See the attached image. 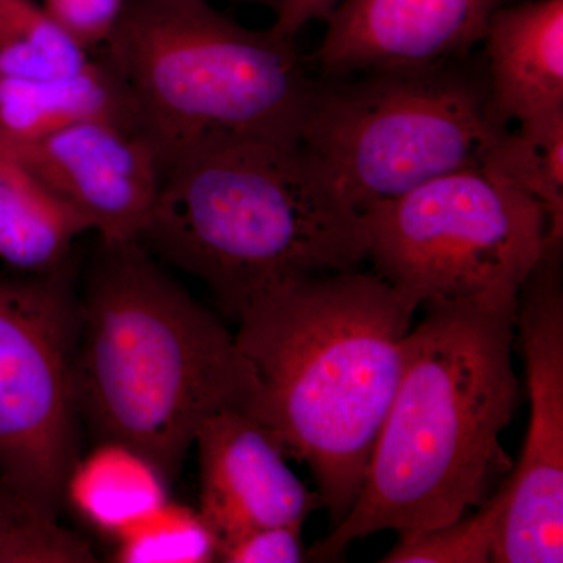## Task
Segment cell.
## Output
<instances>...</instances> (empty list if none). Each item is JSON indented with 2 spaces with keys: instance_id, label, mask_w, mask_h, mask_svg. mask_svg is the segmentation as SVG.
I'll return each instance as SVG.
<instances>
[{
  "instance_id": "6da1fadb",
  "label": "cell",
  "mask_w": 563,
  "mask_h": 563,
  "mask_svg": "<svg viewBox=\"0 0 563 563\" xmlns=\"http://www.w3.org/2000/svg\"><path fill=\"white\" fill-rule=\"evenodd\" d=\"M410 329L398 387L350 514L306 551L336 561L374 533L461 520L514 468L501 443L520 396L514 307L431 302Z\"/></svg>"
},
{
  "instance_id": "7a4b0ae2",
  "label": "cell",
  "mask_w": 563,
  "mask_h": 563,
  "mask_svg": "<svg viewBox=\"0 0 563 563\" xmlns=\"http://www.w3.org/2000/svg\"><path fill=\"white\" fill-rule=\"evenodd\" d=\"M413 314L387 282L354 268L284 282L236 318L255 377L250 415L310 470L332 528L362 490Z\"/></svg>"
},
{
  "instance_id": "3957f363",
  "label": "cell",
  "mask_w": 563,
  "mask_h": 563,
  "mask_svg": "<svg viewBox=\"0 0 563 563\" xmlns=\"http://www.w3.org/2000/svg\"><path fill=\"white\" fill-rule=\"evenodd\" d=\"M73 376L96 442L131 444L169 479L203 421L222 410L250 413L255 396L235 332L140 242L102 244L77 299Z\"/></svg>"
},
{
  "instance_id": "277c9868",
  "label": "cell",
  "mask_w": 563,
  "mask_h": 563,
  "mask_svg": "<svg viewBox=\"0 0 563 563\" xmlns=\"http://www.w3.org/2000/svg\"><path fill=\"white\" fill-rule=\"evenodd\" d=\"M140 243L201 280L235 321L276 285L366 261L361 211L299 141H235L174 166Z\"/></svg>"
},
{
  "instance_id": "5b68a950",
  "label": "cell",
  "mask_w": 563,
  "mask_h": 563,
  "mask_svg": "<svg viewBox=\"0 0 563 563\" xmlns=\"http://www.w3.org/2000/svg\"><path fill=\"white\" fill-rule=\"evenodd\" d=\"M102 47L163 174L225 143L299 141L317 90L292 40L210 0H125Z\"/></svg>"
},
{
  "instance_id": "8992f818",
  "label": "cell",
  "mask_w": 563,
  "mask_h": 563,
  "mask_svg": "<svg viewBox=\"0 0 563 563\" xmlns=\"http://www.w3.org/2000/svg\"><path fill=\"white\" fill-rule=\"evenodd\" d=\"M317 85L299 144L355 210L481 168L509 129L487 88L443 66Z\"/></svg>"
},
{
  "instance_id": "52a82bcc",
  "label": "cell",
  "mask_w": 563,
  "mask_h": 563,
  "mask_svg": "<svg viewBox=\"0 0 563 563\" xmlns=\"http://www.w3.org/2000/svg\"><path fill=\"white\" fill-rule=\"evenodd\" d=\"M366 261L412 312L431 302L514 307L550 246L539 203L483 168L362 211Z\"/></svg>"
},
{
  "instance_id": "ba28073f",
  "label": "cell",
  "mask_w": 563,
  "mask_h": 563,
  "mask_svg": "<svg viewBox=\"0 0 563 563\" xmlns=\"http://www.w3.org/2000/svg\"><path fill=\"white\" fill-rule=\"evenodd\" d=\"M76 339L66 268L0 277V474L18 498L55 518L80 455Z\"/></svg>"
},
{
  "instance_id": "9c48e42d",
  "label": "cell",
  "mask_w": 563,
  "mask_h": 563,
  "mask_svg": "<svg viewBox=\"0 0 563 563\" xmlns=\"http://www.w3.org/2000/svg\"><path fill=\"white\" fill-rule=\"evenodd\" d=\"M562 282V244H551L518 296L515 336L531 412L517 466L499 485L496 563L563 562Z\"/></svg>"
},
{
  "instance_id": "30bf717a",
  "label": "cell",
  "mask_w": 563,
  "mask_h": 563,
  "mask_svg": "<svg viewBox=\"0 0 563 563\" xmlns=\"http://www.w3.org/2000/svg\"><path fill=\"white\" fill-rule=\"evenodd\" d=\"M3 146L81 214L102 244L140 242L165 174L150 141L131 122L85 121Z\"/></svg>"
},
{
  "instance_id": "8fae6325",
  "label": "cell",
  "mask_w": 563,
  "mask_h": 563,
  "mask_svg": "<svg viewBox=\"0 0 563 563\" xmlns=\"http://www.w3.org/2000/svg\"><path fill=\"white\" fill-rule=\"evenodd\" d=\"M507 0H342L313 58L325 76L435 68L484 41Z\"/></svg>"
},
{
  "instance_id": "7c38bea8",
  "label": "cell",
  "mask_w": 563,
  "mask_h": 563,
  "mask_svg": "<svg viewBox=\"0 0 563 563\" xmlns=\"http://www.w3.org/2000/svg\"><path fill=\"white\" fill-rule=\"evenodd\" d=\"M199 512L218 547L252 529L299 525L324 509L320 493L296 476L268 431L244 410H222L203 421L195 444Z\"/></svg>"
},
{
  "instance_id": "4fadbf2b",
  "label": "cell",
  "mask_w": 563,
  "mask_h": 563,
  "mask_svg": "<svg viewBox=\"0 0 563 563\" xmlns=\"http://www.w3.org/2000/svg\"><path fill=\"white\" fill-rule=\"evenodd\" d=\"M488 101L504 124L563 110V0H531L493 14L484 36Z\"/></svg>"
},
{
  "instance_id": "5bb4252c",
  "label": "cell",
  "mask_w": 563,
  "mask_h": 563,
  "mask_svg": "<svg viewBox=\"0 0 563 563\" xmlns=\"http://www.w3.org/2000/svg\"><path fill=\"white\" fill-rule=\"evenodd\" d=\"M92 120H120L136 128L128 91L103 58H91L84 69L68 76L0 77L2 144L31 143Z\"/></svg>"
},
{
  "instance_id": "9a60e30c",
  "label": "cell",
  "mask_w": 563,
  "mask_h": 563,
  "mask_svg": "<svg viewBox=\"0 0 563 563\" xmlns=\"http://www.w3.org/2000/svg\"><path fill=\"white\" fill-rule=\"evenodd\" d=\"M90 224L0 143V261L27 276L66 268Z\"/></svg>"
},
{
  "instance_id": "2e32d148",
  "label": "cell",
  "mask_w": 563,
  "mask_h": 563,
  "mask_svg": "<svg viewBox=\"0 0 563 563\" xmlns=\"http://www.w3.org/2000/svg\"><path fill=\"white\" fill-rule=\"evenodd\" d=\"M168 474L150 455L117 440H99L66 477L63 506L114 540L169 499Z\"/></svg>"
},
{
  "instance_id": "e0dca14e",
  "label": "cell",
  "mask_w": 563,
  "mask_h": 563,
  "mask_svg": "<svg viewBox=\"0 0 563 563\" xmlns=\"http://www.w3.org/2000/svg\"><path fill=\"white\" fill-rule=\"evenodd\" d=\"M481 168L539 203L551 244L563 240V110L507 129Z\"/></svg>"
},
{
  "instance_id": "ac0fdd59",
  "label": "cell",
  "mask_w": 563,
  "mask_h": 563,
  "mask_svg": "<svg viewBox=\"0 0 563 563\" xmlns=\"http://www.w3.org/2000/svg\"><path fill=\"white\" fill-rule=\"evenodd\" d=\"M90 62L38 0H0V77L68 76Z\"/></svg>"
},
{
  "instance_id": "d6986e66",
  "label": "cell",
  "mask_w": 563,
  "mask_h": 563,
  "mask_svg": "<svg viewBox=\"0 0 563 563\" xmlns=\"http://www.w3.org/2000/svg\"><path fill=\"white\" fill-rule=\"evenodd\" d=\"M113 542L118 563L218 562V540L199 509L172 498Z\"/></svg>"
},
{
  "instance_id": "ffe728a7",
  "label": "cell",
  "mask_w": 563,
  "mask_h": 563,
  "mask_svg": "<svg viewBox=\"0 0 563 563\" xmlns=\"http://www.w3.org/2000/svg\"><path fill=\"white\" fill-rule=\"evenodd\" d=\"M501 490L488 496L483 506L453 521L429 531L399 533V542L384 563H487L492 562L501 523Z\"/></svg>"
},
{
  "instance_id": "44dd1931",
  "label": "cell",
  "mask_w": 563,
  "mask_h": 563,
  "mask_svg": "<svg viewBox=\"0 0 563 563\" xmlns=\"http://www.w3.org/2000/svg\"><path fill=\"white\" fill-rule=\"evenodd\" d=\"M90 562H96L90 544L25 503H18L0 526V563Z\"/></svg>"
},
{
  "instance_id": "7402d4cb",
  "label": "cell",
  "mask_w": 563,
  "mask_h": 563,
  "mask_svg": "<svg viewBox=\"0 0 563 563\" xmlns=\"http://www.w3.org/2000/svg\"><path fill=\"white\" fill-rule=\"evenodd\" d=\"M302 526L282 525L252 529L220 543L222 563H299L306 561Z\"/></svg>"
},
{
  "instance_id": "603a6c76",
  "label": "cell",
  "mask_w": 563,
  "mask_h": 563,
  "mask_svg": "<svg viewBox=\"0 0 563 563\" xmlns=\"http://www.w3.org/2000/svg\"><path fill=\"white\" fill-rule=\"evenodd\" d=\"M125 0H43L52 20L90 52L102 47L120 21Z\"/></svg>"
},
{
  "instance_id": "cb8c5ba5",
  "label": "cell",
  "mask_w": 563,
  "mask_h": 563,
  "mask_svg": "<svg viewBox=\"0 0 563 563\" xmlns=\"http://www.w3.org/2000/svg\"><path fill=\"white\" fill-rule=\"evenodd\" d=\"M342 0H280L272 31L284 38L295 40L303 25L317 20H328Z\"/></svg>"
},
{
  "instance_id": "d4e9b609",
  "label": "cell",
  "mask_w": 563,
  "mask_h": 563,
  "mask_svg": "<svg viewBox=\"0 0 563 563\" xmlns=\"http://www.w3.org/2000/svg\"><path fill=\"white\" fill-rule=\"evenodd\" d=\"M20 499L21 498H18V496L10 490L9 485L5 484L2 474H0V525L5 521V518L9 517L14 504L20 501Z\"/></svg>"
},
{
  "instance_id": "484cf974",
  "label": "cell",
  "mask_w": 563,
  "mask_h": 563,
  "mask_svg": "<svg viewBox=\"0 0 563 563\" xmlns=\"http://www.w3.org/2000/svg\"><path fill=\"white\" fill-rule=\"evenodd\" d=\"M232 2L255 3V5L268 7V9H272L274 13H276L280 0H232Z\"/></svg>"
}]
</instances>
